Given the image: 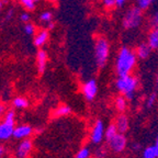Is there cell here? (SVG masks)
I'll use <instances>...</instances> for the list:
<instances>
[{
	"instance_id": "33",
	"label": "cell",
	"mask_w": 158,
	"mask_h": 158,
	"mask_svg": "<svg viewBox=\"0 0 158 158\" xmlns=\"http://www.w3.org/2000/svg\"><path fill=\"white\" fill-rule=\"evenodd\" d=\"M127 0H116V8H123Z\"/></svg>"
},
{
	"instance_id": "6",
	"label": "cell",
	"mask_w": 158,
	"mask_h": 158,
	"mask_svg": "<svg viewBox=\"0 0 158 158\" xmlns=\"http://www.w3.org/2000/svg\"><path fill=\"white\" fill-rule=\"evenodd\" d=\"M81 91L86 100L92 101V100L96 98L97 94H98V84H97L96 79L92 78V79L87 80V81H85V84L82 85Z\"/></svg>"
},
{
	"instance_id": "37",
	"label": "cell",
	"mask_w": 158,
	"mask_h": 158,
	"mask_svg": "<svg viewBox=\"0 0 158 158\" xmlns=\"http://www.w3.org/2000/svg\"><path fill=\"white\" fill-rule=\"evenodd\" d=\"M139 148H141V146L138 145V144H134V145H133V149H134V151H138Z\"/></svg>"
},
{
	"instance_id": "18",
	"label": "cell",
	"mask_w": 158,
	"mask_h": 158,
	"mask_svg": "<svg viewBox=\"0 0 158 158\" xmlns=\"http://www.w3.org/2000/svg\"><path fill=\"white\" fill-rule=\"evenodd\" d=\"M126 106H127V99L122 94V96L116 97L115 99V108L118 111L124 112L125 111Z\"/></svg>"
},
{
	"instance_id": "43",
	"label": "cell",
	"mask_w": 158,
	"mask_h": 158,
	"mask_svg": "<svg viewBox=\"0 0 158 158\" xmlns=\"http://www.w3.org/2000/svg\"><path fill=\"white\" fill-rule=\"evenodd\" d=\"M156 142H158V135H157V137H156Z\"/></svg>"
},
{
	"instance_id": "8",
	"label": "cell",
	"mask_w": 158,
	"mask_h": 158,
	"mask_svg": "<svg viewBox=\"0 0 158 158\" xmlns=\"http://www.w3.org/2000/svg\"><path fill=\"white\" fill-rule=\"evenodd\" d=\"M153 49L151 48V46L147 44L146 41L144 42H139L135 47V53L137 55L138 59H142V60H145V59L149 58V56L152 55Z\"/></svg>"
},
{
	"instance_id": "20",
	"label": "cell",
	"mask_w": 158,
	"mask_h": 158,
	"mask_svg": "<svg viewBox=\"0 0 158 158\" xmlns=\"http://www.w3.org/2000/svg\"><path fill=\"white\" fill-rule=\"evenodd\" d=\"M72 109L69 108L68 106H59L58 108L55 110L54 115L55 116H66L68 114H70Z\"/></svg>"
},
{
	"instance_id": "3",
	"label": "cell",
	"mask_w": 158,
	"mask_h": 158,
	"mask_svg": "<svg viewBox=\"0 0 158 158\" xmlns=\"http://www.w3.org/2000/svg\"><path fill=\"white\" fill-rule=\"evenodd\" d=\"M144 11L136 5L131 6L125 10L122 17V27L125 31H134L141 27L144 22Z\"/></svg>"
},
{
	"instance_id": "36",
	"label": "cell",
	"mask_w": 158,
	"mask_h": 158,
	"mask_svg": "<svg viewBox=\"0 0 158 158\" xmlns=\"http://www.w3.org/2000/svg\"><path fill=\"white\" fill-rule=\"evenodd\" d=\"M3 154H5V149H3L2 146H0V158H2Z\"/></svg>"
},
{
	"instance_id": "23",
	"label": "cell",
	"mask_w": 158,
	"mask_h": 158,
	"mask_svg": "<svg viewBox=\"0 0 158 158\" xmlns=\"http://www.w3.org/2000/svg\"><path fill=\"white\" fill-rule=\"evenodd\" d=\"M40 21L43 23H49L53 21V12L51 11H44V12L41 13L40 15Z\"/></svg>"
},
{
	"instance_id": "30",
	"label": "cell",
	"mask_w": 158,
	"mask_h": 158,
	"mask_svg": "<svg viewBox=\"0 0 158 158\" xmlns=\"http://www.w3.org/2000/svg\"><path fill=\"white\" fill-rule=\"evenodd\" d=\"M30 20H31V15H30L27 11H24L20 15V21L23 23H27L30 22Z\"/></svg>"
},
{
	"instance_id": "29",
	"label": "cell",
	"mask_w": 158,
	"mask_h": 158,
	"mask_svg": "<svg viewBox=\"0 0 158 158\" xmlns=\"http://www.w3.org/2000/svg\"><path fill=\"white\" fill-rule=\"evenodd\" d=\"M101 5L104 9L111 10L116 7V0H101Z\"/></svg>"
},
{
	"instance_id": "10",
	"label": "cell",
	"mask_w": 158,
	"mask_h": 158,
	"mask_svg": "<svg viewBox=\"0 0 158 158\" xmlns=\"http://www.w3.org/2000/svg\"><path fill=\"white\" fill-rule=\"evenodd\" d=\"M33 132V128L27 124H22L17 127H15V132H13V137L17 139H24L27 138Z\"/></svg>"
},
{
	"instance_id": "21",
	"label": "cell",
	"mask_w": 158,
	"mask_h": 158,
	"mask_svg": "<svg viewBox=\"0 0 158 158\" xmlns=\"http://www.w3.org/2000/svg\"><path fill=\"white\" fill-rule=\"evenodd\" d=\"M143 158H157L156 153V147L154 146H148L143 151Z\"/></svg>"
},
{
	"instance_id": "31",
	"label": "cell",
	"mask_w": 158,
	"mask_h": 158,
	"mask_svg": "<svg viewBox=\"0 0 158 158\" xmlns=\"http://www.w3.org/2000/svg\"><path fill=\"white\" fill-rule=\"evenodd\" d=\"M106 156V149L104 147H100L97 149V152H96L97 158H104Z\"/></svg>"
},
{
	"instance_id": "16",
	"label": "cell",
	"mask_w": 158,
	"mask_h": 158,
	"mask_svg": "<svg viewBox=\"0 0 158 158\" xmlns=\"http://www.w3.org/2000/svg\"><path fill=\"white\" fill-rule=\"evenodd\" d=\"M148 24L151 27H158V6L154 7L148 15Z\"/></svg>"
},
{
	"instance_id": "25",
	"label": "cell",
	"mask_w": 158,
	"mask_h": 158,
	"mask_svg": "<svg viewBox=\"0 0 158 158\" xmlns=\"http://www.w3.org/2000/svg\"><path fill=\"white\" fill-rule=\"evenodd\" d=\"M3 121L7 122V123H9V124H12V125H15V111H13V110H9V111L5 114V118H3Z\"/></svg>"
},
{
	"instance_id": "5",
	"label": "cell",
	"mask_w": 158,
	"mask_h": 158,
	"mask_svg": "<svg viewBox=\"0 0 158 158\" xmlns=\"http://www.w3.org/2000/svg\"><path fill=\"white\" fill-rule=\"evenodd\" d=\"M108 144L112 152H114V153H121V152H123L125 149L126 145H127V139H126L125 135L123 133L118 132L111 139H109Z\"/></svg>"
},
{
	"instance_id": "13",
	"label": "cell",
	"mask_w": 158,
	"mask_h": 158,
	"mask_svg": "<svg viewBox=\"0 0 158 158\" xmlns=\"http://www.w3.org/2000/svg\"><path fill=\"white\" fill-rule=\"evenodd\" d=\"M36 63H37V70L40 74H43L46 68L47 63V53L44 49H39L36 54Z\"/></svg>"
},
{
	"instance_id": "2",
	"label": "cell",
	"mask_w": 158,
	"mask_h": 158,
	"mask_svg": "<svg viewBox=\"0 0 158 158\" xmlns=\"http://www.w3.org/2000/svg\"><path fill=\"white\" fill-rule=\"evenodd\" d=\"M111 44L109 40L103 35H99L94 39V62L99 68H104L110 58Z\"/></svg>"
},
{
	"instance_id": "41",
	"label": "cell",
	"mask_w": 158,
	"mask_h": 158,
	"mask_svg": "<svg viewBox=\"0 0 158 158\" xmlns=\"http://www.w3.org/2000/svg\"><path fill=\"white\" fill-rule=\"evenodd\" d=\"M49 2H55V1H56V0H48Z\"/></svg>"
},
{
	"instance_id": "9",
	"label": "cell",
	"mask_w": 158,
	"mask_h": 158,
	"mask_svg": "<svg viewBox=\"0 0 158 158\" xmlns=\"http://www.w3.org/2000/svg\"><path fill=\"white\" fill-rule=\"evenodd\" d=\"M32 142L27 139V138H24L21 143L19 144L17 148V157L18 158H27V156L30 155L31 151H32Z\"/></svg>"
},
{
	"instance_id": "27",
	"label": "cell",
	"mask_w": 158,
	"mask_h": 158,
	"mask_svg": "<svg viewBox=\"0 0 158 158\" xmlns=\"http://www.w3.org/2000/svg\"><path fill=\"white\" fill-rule=\"evenodd\" d=\"M90 157V149L88 147H82L79 149L78 153L76 154L75 158H89Z\"/></svg>"
},
{
	"instance_id": "42",
	"label": "cell",
	"mask_w": 158,
	"mask_h": 158,
	"mask_svg": "<svg viewBox=\"0 0 158 158\" xmlns=\"http://www.w3.org/2000/svg\"><path fill=\"white\" fill-rule=\"evenodd\" d=\"M34 1H35V2L37 3V2H40V1H41V0H34Z\"/></svg>"
},
{
	"instance_id": "14",
	"label": "cell",
	"mask_w": 158,
	"mask_h": 158,
	"mask_svg": "<svg viewBox=\"0 0 158 158\" xmlns=\"http://www.w3.org/2000/svg\"><path fill=\"white\" fill-rule=\"evenodd\" d=\"M47 40H48V31L47 30H41L35 34L33 43L36 47H41L46 44Z\"/></svg>"
},
{
	"instance_id": "22",
	"label": "cell",
	"mask_w": 158,
	"mask_h": 158,
	"mask_svg": "<svg viewBox=\"0 0 158 158\" xmlns=\"http://www.w3.org/2000/svg\"><path fill=\"white\" fill-rule=\"evenodd\" d=\"M118 132V127H116L115 124H111V125H109L108 128L106 130V133H104V136H106V141L111 139V138L113 137V136L115 135Z\"/></svg>"
},
{
	"instance_id": "38",
	"label": "cell",
	"mask_w": 158,
	"mask_h": 158,
	"mask_svg": "<svg viewBox=\"0 0 158 158\" xmlns=\"http://www.w3.org/2000/svg\"><path fill=\"white\" fill-rule=\"evenodd\" d=\"M155 85H156V88H158V73L156 74L155 77Z\"/></svg>"
},
{
	"instance_id": "17",
	"label": "cell",
	"mask_w": 158,
	"mask_h": 158,
	"mask_svg": "<svg viewBox=\"0 0 158 158\" xmlns=\"http://www.w3.org/2000/svg\"><path fill=\"white\" fill-rule=\"evenodd\" d=\"M156 1L157 0H135V5L143 11H147L155 5Z\"/></svg>"
},
{
	"instance_id": "12",
	"label": "cell",
	"mask_w": 158,
	"mask_h": 158,
	"mask_svg": "<svg viewBox=\"0 0 158 158\" xmlns=\"http://www.w3.org/2000/svg\"><path fill=\"white\" fill-rule=\"evenodd\" d=\"M146 42L153 51H158V27H151L146 35Z\"/></svg>"
},
{
	"instance_id": "32",
	"label": "cell",
	"mask_w": 158,
	"mask_h": 158,
	"mask_svg": "<svg viewBox=\"0 0 158 158\" xmlns=\"http://www.w3.org/2000/svg\"><path fill=\"white\" fill-rule=\"evenodd\" d=\"M13 15H15V11H13V9H10L9 11L7 12V15H6V20H11L13 18Z\"/></svg>"
},
{
	"instance_id": "40",
	"label": "cell",
	"mask_w": 158,
	"mask_h": 158,
	"mask_svg": "<svg viewBox=\"0 0 158 158\" xmlns=\"http://www.w3.org/2000/svg\"><path fill=\"white\" fill-rule=\"evenodd\" d=\"M1 7H2V1L0 0V9H1Z\"/></svg>"
},
{
	"instance_id": "7",
	"label": "cell",
	"mask_w": 158,
	"mask_h": 158,
	"mask_svg": "<svg viewBox=\"0 0 158 158\" xmlns=\"http://www.w3.org/2000/svg\"><path fill=\"white\" fill-rule=\"evenodd\" d=\"M104 125H103V122L101 120H98V121L94 123V128H92L91 131V135H90V138H91V142L92 144L94 145H98L102 142L104 137Z\"/></svg>"
},
{
	"instance_id": "39",
	"label": "cell",
	"mask_w": 158,
	"mask_h": 158,
	"mask_svg": "<svg viewBox=\"0 0 158 158\" xmlns=\"http://www.w3.org/2000/svg\"><path fill=\"white\" fill-rule=\"evenodd\" d=\"M155 147H156V153H157V158H158V142H156Z\"/></svg>"
},
{
	"instance_id": "34",
	"label": "cell",
	"mask_w": 158,
	"mask_h": 158,
	"mask_svg": "<svg viewBox=\"0 0 158 158\" xmlns=\"http://www.w3.org/2000/svg\"><path fill=\"white\" fill-rule=\"evenodd\" d=\"M54 27H55L54 21H52V22H49V23H47V29H48V30H53Z\"/></svg>"
},
{
	"instance_id": "28",
	"label": "cell",
	"mask_w": 158,
	"mask_h": 158,
	"mask_svg": "<svg viewBox=\"0 0 158 158\" xmlns=\"http://www.w3.org/2000/svg\"><path fill=\"white\" fill-rule=\"evenodd\" d=\"M156 100H157V92L156 91H153L149 96H148V99H147V102H146V106L147 108H153L156 103Z\"/></svg>"
},
{
	"instance_id": "24",
	"label": "cell",
	"mask_w": 158,
	"mask_h": 158,
	"mask_svg": "<svg viewBox=\"0 0 158 158\" xmlns=\"http://www.w3.org/2000/svg\"><path fill=\"white\" fill-rule=\"evenodd\" d=\"M20 2L27 11H33L35 9V6H36V2L34 0H20Z\"/></svg>"
},
{
	"instance_id": "1",
	"label": "cell",
	"mask_w": 158,
	"mask_h": 158,
	"mask_svg": "<svg viewBox=\"0 0 158 158\" xmlns=\"http://www.w3.org/2000/svg\"><path fill=\"white\" fill-rule=\"evenodd\" d=\"M137 59L138 57L135 53V49L126 46V45L121 46L118 51L115 57V64H114L116 75L122 76V75L132 74L137 64Z\"/></svg>"
},
{
	"instance_id": "19",
	"label": "cell",
	"mask_w": 158,
	"mask_h": 158,
	"mask_svg": "<svg viewBox=\"0 0 158 158\" xmlns=\"http://www.w3.org/2000/svg\"><path fill=\"white\" fill-rule=\"evenodd\" d=\"M12 104L17 109H25L29 106V101L23 97H17V98L13 99Z\"/></svg>"
},
{
	"instance_id": "26",
	"label": "cell",
	"mask_w": 158,
	"mask_h": 158,
	"mask_svg": "<svg viewBox=\"0 0 158 158\" xmlns=\"http://www.w3.org/2000/svg\"><path fill=\"white\" fill-rule=\"evenodd\" d=\"M23 31L27 35H33L36 31L35 29V25L31 22H27V23H24V27H23Z\"/></svg>"
},
{
	"instance_id": "11",
	"label": "cell",
	"mask_w": 158,
	"mask_h": 158,
	"mask_svg": "<svg viewBox=\"0 0 158 158\" xmlns=\"http://www.w3.org/2000/svg\"><path fill=\"white\" fill-rule=\"evenodd\" d=\"M13 132H15V125L5 121L1 122L0 123V141H7L10 137H12Z\"/></svg>"
},
{
	"instance_id": "35",
	"label": "cell",
	"mask_w": 158,
	"mask_h": 158,
	"mask_svg": "<svg viewBox=\"0 0 158 158\" xmlns=\"http://www.w3.org/2000/svg\"><path fill=\"white\" fill-rule=\"evenodd\" d=\"M3 112H5V106H3L2 104L0 103V116L2 115V114H3Z\"/></svg>"
},
{
	"instance_id": "4",
	"label": "cell",
	"mask_w": 158,
	"mask_h": 158,
	"mask_svg": "<svg viewBox=\"0 0 158 158\" xmlns=\"http://www.w3.org/2000/svg\"><path fill=\"white\" fill-rule=\"evenodd\" d=\"M115 87L127 100H133L138 87V79L132 74L118 76L115 80Z\"/></svg>"
},
{
	"instance_id": "15",
	"label": "cell",
	"mask_w": 158,
	"mask_h": 158,
	"mask_svg": "<svg viewBox=\"0 0 158 158\" xmlns=\"http://www.w3.org/2000/svg\"><path fill=\"white\" fill-rule=\"evenodd\" d=\"M116 127H118V131L120 133H125L128 130V125H130V122H128V118L125 114H121L118 115L116 118V123H115Z\"/></svg>"
}]
</instances>
